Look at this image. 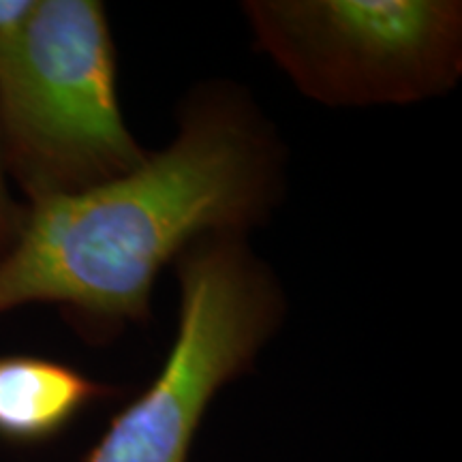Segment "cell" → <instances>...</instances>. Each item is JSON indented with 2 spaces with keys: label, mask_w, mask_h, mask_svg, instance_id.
Here are the masks:
<instances>
[{
  "label": "cell",
  "mask_w": 462,
  "mask_h": 462,
  "mask_svg": "<svg viewBox=\"0 0 462 462\" xmlns=\"http://www.w3.org/2000/svg\"><path fill=\"white\" fill-rule=\"evenodd\" d=\"M116 48L97 0H34L0 42V150L31 204L125 176L148 152L125 125Z\"/></svg>",
  "instance_id": "obj_2"
},
{
  "label": "cell",
  "mask_w": 462,
  "mask_h": 462,
  "mask_svg": "<svg viewBox=\"0 0 462 462\" xmlns=\"http://www.w3.org/2000/svg\"><path fill=\"white\" fill-rule=\"evenodd\" d=\"M178 328L146 390L114 415L84 462H187L201 420L285 319V296L246 234H210L176 259Z\"/></svg>",
  "instance_id": "obj_3"
},
{
  "label": "cell",
  "mask_w": 462,
  "mask_h": 462,
  "mask_svg": "<svg viewBox=\"0 0 462 462\" xmlns=\"http://www.w3.org/2000/svg\"><path fill=\"white\" fill-rule=\"evenodd\" d=\"M285 150L231 82L190 92L178 133L125 176L26 208L0 255V315L54 304L92 340L150 319L161 270L210 234H248L279 206Z\"/></svg>",
  "instance_id": "obj_1"
},
{
  "label": "cell",
  "mask_w": 462,
  "mask_h": 462,
  "mask_svg": "<svg viewBox=\"0 0 462 462\" xmlns=\"http://www.w3.org/2000/svg\"><path fill=\"white\" fill-rule=\"evenodd\" d=\"M116 388L39 356H0V439L39 446L62 435L86 409Z\"/></svg>",
  "instance_id": "obj_5"
},
{
  "label": "cell",
  "mask_w": 462,
  "mask_h": 462,
  "mask_svg": "<svg viewBox=\"0 0 462 462\" xmlns=\"http://www.w3.org/2000/svg\"><path fill=\"white\" fill-rule=\"evenodd\" d=\"M245 15L257 48L323 106L420 103L462 75L454 0H248Z\"/></svg>",
  "instance_id": "obj_4"
},
{
  "label": "cell",
  "mask_w": 462,
  "mask_h": 462,
  "mask_svg": "<svg viewBox=\"0 0 462 462\" xmlns=\"http://www.w3.org/2000/svg\"><path fill=\"white\" fill-rule=\"evenodd\" d=\"M24 217L26 208L15 204L7 189V171H5L3 150H0V255L15 242Z\"/></svg>",
  "instance_id": "obj_6"
},
{
  "label": "cell",
  "mask_w": 462,
  "mask_h": 462,
  "mask_svg": "<svg viewBox=\"0 0 462 462\" xmlns=\"http://www.w3.org/2000/svg\"><path fill=\"white\" fill-rule=\"evenodd\" d=\"M34 9V0H0V42L15 34Z\"/></svg>",
  "instance_id": "obj_7"
}]
</instances>
